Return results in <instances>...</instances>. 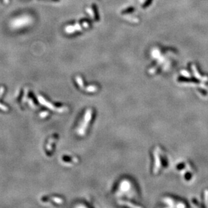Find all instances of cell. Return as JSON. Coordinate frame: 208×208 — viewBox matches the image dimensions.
Wrapping results in <instances>:
<instances>
[{
	"label": "cell",
	"mask_w": 208,
	"mask_h": 208,
	"mask_svg": "<svg viewBox=\"0 0 208 208\" xmlns=\"http://www.w3.org/2000/svg\"><path fill=\"white\" fill-rule=\"evenodd\" d=\"M33 18L30 15H20L12 19L10 22V27L12 30H20L30 26L33 23Z\"/></svg>",
	"instance_id": "obj_1"
},
{
	"label": "cell",
	"mask_w": 208,
	"mask_h": 208,
	"mask_svg": "<svg viewBox=\"0 0 208 208\" xmlns=\"http://www.w3.org/2000/svg\"><path fill=\"white\" fill-rule=\"evenodd\" d=\"M86 12L88 13V14H89L90 16L92 18V19H95V18H96V17H95L96 14H95V13H94V9H93L92 7H87V8L86 9Z\"/></svg>",
	"instance_id": "obj_3"
},
{
	"label": "cell",
	"mask_w": 208,
	"mask_h": 208,
	"mask_svg": "<svg viewBox=\"0 0 208 208\" xmlns=\"http://www.w3.org/2000/svg\"><path fill=\"white\" fill-rule=\"evenodd\" d=\"M90 26V23L86 21L80 23H76L75 25H68L65 28V32L67 34H73L76 32L81 31L83 28H87Z\"/></svg>",
	"instance_id": "obj_2"
}]
</instances>
